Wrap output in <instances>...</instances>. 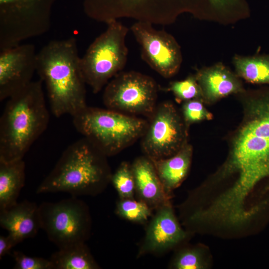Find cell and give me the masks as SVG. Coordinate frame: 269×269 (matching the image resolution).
Returning a JSON list of instances; mask_svg holds the SVG:
<instances>
[{
	"label": "cell",
	"mask_w": 269,
	"mask_h": 269,
	"mask_svg": "<svg viewBox=\"0 0 269 269\" xmlns=\"http://www.w3.org/2000/svg\"><path fill=\"white\" fill-rule=\"evenodd\" d=\"M223 172L236 174L237 179L215 200V206L228 218L242 219L248 214L249 194L261 180L269 178V96L248 102Z\"/></svg>",
	"instance_id": "1"
},
{
	"label": "cell",
	"mask_w": 269,
	"mask_h": 269,
	"mask_svg": "<svg viewBox=\"0 0 269 269\" xmlns=\"http://www.w3.org/2000/svg\"><path fill=\"white\" fill-rule=\"evenodd\" d=\"M77 40L49 41L37 53L36 72L47 89L52 114L72 117L87 106Z\"/></svg>",
	"instance_id": "2"
},
{
	"label": "cell",
	"mask_w": 269,
	"mask_h": 269,
	"mask_svg": "<svg viewBox=\"0 0 269 269\" xmlns=\"http://www.w3.org/2000/svg\"><path fill=\"white\" fill-rule=\"evenodd\" d=\"M43 82L32 81L9 97L0 119V160L23 159L49 121Z\"/></svg>",
	"instance_id": "3"
},
{
	"label": "cell",
	"mask_w": 269,
	"mask_h": 269,
	"mask_svg": "<svg viewBox=\"0 0 269 269\" xmlns=\"http://www.w3.org/2000/svg\"><path fill=\"white\" fill-rule=\"evenodd\" d=\"M107 157L87 138L76 140L63 152L36 193L62 192L76 197L101 193L112 176Z\"/></svg>",
	"instance_id": "4"
},
{
	"label": "cell",
	"mask_w": 269,
	"mask_h": 269,
	"mask_svg": "<svg viewBox=\"0 0 269 269\" xmlns=\"http://www.w3.org/2000/svg\"><path fill=\"white\" fill-rule=\"evenodd\" d=\"M231 0H83V10L95 21L108 23L121 18L152 24L166 25L188 12L195 16L207 14L225 7Z\"/></svg>",
	"instance_id": "5"
},
{
	"label": "cell",
	"mask_w": 269,
	"mask_h": 269,
	"mask_svg": "<svg viewBox=\"0 0 269 269\" xmlns=\"http://www.w3.org/2000/svg\"><path fill=\"white\" fill-rule=\"evenodd\" d=\"M72 122L77 131L107 157L141 138L148 125V120L88 106L73 116Z\"/></svg>",
	"instance_id": "6"
},
{
	"label": "cell",
	"mask_w": 269,
	"mask_h": 269,
	"mask_svg": "<svg viewBox=\"0 0 269 269\" xmlns=\"http://www.w3.org/2000/svg\"><path fill=\"white\" fill-rule=\"evenodd\" d=\"M128 31V27L118 20L109 22L106 30L80 57L82 76L94 93L101 91L125 67L128 55L126 43Z\"/></svg>",
	"instance_id": "7"
},
{
	"label": "cell",
	"mask_w": 269,
	"mask_h": 269,
	"mask_svg": "<svg viewBox=\"0 0 269 269\" xmlns=\"http://www.w3.org/2000/svg\"><path fill=\"white\" fill-rule=\"evenodd\" d=\"M58 0H0V50L47 32Z\"/></svg>",
	"instance_id": "8"
},
{
	"label": "cell",
	"mask_w": 269,
	"mask_h": 269,
	"mask_svg": "<svg viewBox=\"0 0 269 269\" xmlns=\"http://www.w3.org/2000/svg\"><path fill=\"white\" fill-rule=\"evenodd\" d=\"M41 229L58 249L85 242L90 236L91 220L86 204L76 196L39 205Z\"/></svg>",
	"instance_id": "9"
},
{
	"label": "cell",
	"mask_w": 269,
	"mask_h": 269,
	"mask_svg": "<svg viewBox=\"0 0 269 269\" xmlns=\"http://www.w3.org/2000/svg\"><path fill=\"white\" fill-rule=\"evenodd\" d=\"M157 95L158 86L150 76L121 71L105 87L103 101L107 109L149 118L157 106Z\"/></svg>",
	"instance_id": "10"
},
{
	"label": "cell",
	"mask_w": 269,
	"mask_h": 269,
	"mask_svg": "<svg viewBox=\"0 0 269 269\" xmlns=\"http://www.w3.org/2000/svg\"><path fill=\"white\" fill-rule=\"evenodd\" d=\"M187 127L171 103L157 105L141 137L144 155L160 159L175 154L187 143Z\"/></svg>",
	"instance_id": "11"
},
{
	"label": "cell",
	"mask_w": 269,
	"mask_h": 269,
	"mask_svg": "<svg viewBox=\"0 0 269 269\" xmlns=\"http://www.w3.org/2000/svg\"><path fill=\"white\" fill-rule=\"evenodd\" d=\"M151 23L137 21L130 29L140 45L141 59L165 78L179 71L182 61L179 45L170 34L154 28Z\"/></svg>",
	"instance_id": "12"
},
{
	"label": "cell",
	"mask_w": 269,
	"mask_h": 269,
	"mask_svg": "<svg viewBox=\"0 0 269 269\" xmlns=\"http://www.w3.org/2000/svg\"><path fill=\"white\" fill-rule=\"evenodd\" d=\"M0 51V101H2L32 81L36 72L37 53L30 43Z\"/></svg>",
	"instance_id": "13"
},
{
	"label": "cell",
	"mask_w": 269,
	"mask_h": 269,
	"mask_svg": "<svg viewBox=\"0 0 269 269\" xmlns=\"http://www.w3.org/2000/svg\"><path fill=\"white\" fill-rule=\"evenodd\" d=\"M187 234L180 227L170 202L156 210L145 231L138 256L165 252L182 242Z\"/></svg>",
	"instance_id": "14"
},
{
	"label": "cell",
	"mask_w": 269,
	"mask_h": 269,
	"mask_svg": "<svg viewBox=\"0 0 269 269\" xmlns=\"http://www.w3.org/2000/svg\"><path fill=\"white\" fill-rule=\"evenodd\" d=\"M0 225L17 244L33 238L41 229L39 206L25 200L0 210Z\"/></svg>",
	"instance_id": "15"
},
{
	"label": "cell",
	"mask_w": 269,
	"mask_h": 269,
	"mask_svg": "<svg viewBox=\"0 0 269 269\" xmlns=\"http://www.w3.org/2000/svg\"><path fill=\"white\" fill-rule=\"evenodd\" d=\"M138 200L156 210L170 203L151 160L145 155L136 158L131 164Z\"/></svg>",
	"instance_id": "16"
},
{
	"label": "cell",
	"mask_w": 269,
	"mask_h": 269,
	"mask_svg": "<svg viewBox=\"0 0 269 269\" xmlns=\"http://www.w3.org/2000/svg\"><path fill=\"white\" fill-rule=\"evenodd\" d=\"M195 76L202 91V100L209 102L244 91L238 75L222 63L202 68Z\"/></svg>",
	"instance_id": "17"
},
{
	"label": "cell",
	"mask_w": 269,
	"mask_h": 269,
	"mask_svg": "<svg viewBox=\"0 0 269 269\" xmlns=\"http://www.w3.org/2000/svg\"><path fill=\"white\" fill-rule=\"evenodd\" d=\"M192 147L188 143L175 154L164 158L150 159L166 193L178 187L189 171Z\"/></svg>",
	"instance_id": "18"
},
{
	"label": "cell",
	"mask_w": 269,
	"mask_h": 269,
	"mask_svg": "<svg viewBox=\"0 0 269 269\" xmlns=\"http://www.w3.org/2000/svg\"><path fill=\"white\" fill-rule=\"evenodd\" d=\"M25 164L23 159L0 160V210L15 205L25 184Z\"/></svg>",
	"instance_id": "19"
},
{
	"label": "cell",
	"mask_w": 269,
	"mask_h": 269,
	"mask_svg": "<svg viewBox=\"0 0 269 269\" xmlns=\"http://www.w3.org/2000/svg\"><path fill=\"white\" fill-rule=\"evenodd\" d=\"M58 249L50 258L53 269L100 268L85 242L77 243Z\"/></svg>",
	"instance_id": "20"
},
{
	"label": "cell",
	"mask_w": 269,
	"mask_h": 269,
	"mask_svg": "<svg viewBox=\"0 0 269 269\" xmlns=\"http://www.w3.org/2000/svg\"><path fill=\"white\" fill-rule=\"evenodd\" d=\"M233 62L238 77L252 83L269 84V54L236 55Z\"/></svg>",
	"instance_id": "21"
},
{
	"label": "cell",
	"mask_w": 269,
	"mask_h": 269,
	"mask_svg": "<svg viewBox=\"0 0 269 269\" xmlns=\"http://www.w3.org/2000/svg\"><path fill=\"white\" fill-rule=\"evenodd\" d=\"M152 209L143 201L134 198L120 199L117 203L116 213L126 220L143 224L152 215Z\"/></svg>",
	"instance_id": "22"
},
{
	"label": "cell",
	"mask_w": 269,
	"mask_h": 269,
	"mask_svg": "<svg viewBox=\"0 0 269 269\" xmlns=\"http://www.w3.org/2000/svg\"><path fill=\"white\" fill-rule=\"evenodd\" d=\"M111 182L120 199L134 198L135 182L131 164L126 161L122 162L112 174Z\"/></svg>",
	"instance_id": "23"
},
{
	"label": "cell",
	"mask_w": 269,
	"mask_h": 269,
	"mask_svg": "<svg viewBox=\"0 0 269 269\" xmlns=\"http://www.w3.org/2000/svg\"><path fill=\"white\" fill-rule=\"evenodd\" d=\"M165 90L171 92L178 101L202 99V91L195 75H190L183 80L171 82Z\"/></svg>",
	"instance_id": "24"
},
{
	"label": "cell",
	"mask_w": 269,
	"mask_h": 269,
	"mask_svg": "<svg viewBox=\"0 0 269 269\" xmlns=\"http://www.w3.org/2000/svg\"><path fill=\"white\" fill-rule=\"evenodd\" d=\"M171 267L177 269H201L206 267L201 252L196 248L180 251L176 256Z\"/></svg>",
	"instance_id": "25"
},
{
	"label": "cell",
	"mask_w": 269,
	"mask_h": 269,
	"mask_svg": "<svg viewBox=\"0 0 269 269\" xmlns=\"http://www.w3.org/2000/svg\"><path fill=\"white\" fill-rule=\"evenodd\" d=\"M182 112L183 119L187 127L191 124L211 120L213 118L212 114L204 107L201 99H194L184 102Z\"/></svg>",
	"instance_id": "26"
},
{
	"label": "cell",
	"mask_w": 269,
	"mask_h": 269,
	"mask_svg": "<svg viewBox=\"0 0 269 269\" xmlns=\"http://www.w3.org/2000/svg\"><path fill=\"white\" fill-rule=\"evenodd\" d=\"M12 256L15 261L14 269H53L50 259L29 257L16 251L12 252Z\"/></svg>",
	"instance_id": "27"
},
{
	"label": "cell",
	"mask_w": 269,
	"mask_h": 269,
	"mask_svg": "<svg viewBox=\"0 0 269 269\" xmlns=\"http://www.w3.org/2000/svg\"><path fill=\"white\" fill-rule=\"evenodd\" d=\"M17 243L9 234L6 236H0V259L9 254L11 249Z\"/></svg>",
	"instance_id": "28"
}]
</instances>
